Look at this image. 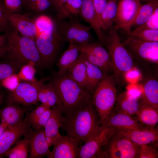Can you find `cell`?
<instances>
[{"label":"cell","mask_w":158,"mask_h":158,"mask_svg":"<svg viewBox=\"0 0 158 158\" xmlns=\"http://www.w3.org/2000/svg\"><path fill=\"white\" fill-rule=\"evenodd\" d=\"M142 83V91L140 96L142 102L158 109V80L157 71H146Z\"/></svg>","instance_id":"ac0fdd59"},{"label":"cell","mask_w":158,"mask_h":158,"mask_svg":"<svg viewBox=\"0 0 158 158\" xmlns=\"http://www.w3.org/2000/svg\"><path fill=\"white\" fill-rule=\"evenodd\" d=\"M138 0L140 2L141 1H145V2H148L150 1H152V0Z\"/></svg>","instance_id":"681fc988"},{"label":"cell","mask_w":158,"mask_h":158,"mask_svg":"<svg viewBox=\"0 0 158 158\" xmlns=\"http://www.w3.org/2000/svg\"><path fill=\"white\" fill-rule=\"evenodd\" d=\"M80 53L87 61L99 67L105 75H113L114 71L108 52L99 42L79 45Z\"/></svg>","instance_id":"30bf717a"},{"label":"cell","mask_w":158,"mask_h":158,"mask_svg":"<svg viewBox=\"0 0 158 158\" xmlns=\"http://www.w3.org/2000/svg\"><path fill=\"white\" fill-rule=\"evenodd\" d=\"M10 27L20 35L34 39L38 34L35 19L20 13H7Z\"/></svg>","instance_id":"e0dca14e"},{"label":"cell","mask_w":158,"mask_h":158,"mask_svg":"<svg viewBox=\"0 0 158 158\" xmlns=\"http://www.w3.org/2000/svg\"><path fill=\"white\" fill-rule=\"evenodd\" d=\"M157 7H158V0L150 1L142 4L132 24L131 29L138 28L144 24Z\"/></svg>","instance_id":"1f68e13d"},{"label":"cell","mask_w":158,"mask_h":158,"mask_svg":"<svg viewBox=\"0 0 158 158\" xmlns=\"http://www.w3.org/2000/svg\"><path fill=\"white\" fill-rule=\"evenodd\" d=\"M53 8L52 0H37L30 11L39 14H43Z\"/></svg>","instance_id":"d590c367"},{"label":"cell","mask_w":158,"mask_h":158,"mask_svg":"<svg viewBox=\"0 0 158 158\" xmlns=\"http://www.w3.org/2000/svg\"><path fill=\"white\" fill-rule=\"evenodd\" d=\"M7 13H19L23 7V0H3Z\"/></svg>","instance_id":"8d00e7d4"},{"label":"cell","mask_w":158,"mask_h":158,"mask_svg":"<svg viewBox=\"0 0 158 158\" xmlns=\"http://www.w3.org/2000/svg\"><path fill=\"white\" fill-rule=\"evenodd\" d=\"M4 98V94L1 92H0V108L3 102Z\"/></svg>","instance_id":"c3c4849f"},{"label":"cell","mask_w":158,"mask_h":158,"mask_svg":"<svg viewBox=\"0 0 158 158\" xmlns=\"http://www.w3.org/2000/svg\"><path fill=\"white\" fill-rule=\"evenodd\" d=\"M92 1L101 27V15L106 5L107 1L106 0H92Z\"/></svg>","instance_id":"7bdbcfd3"},{"label":"cell","mask_w":158,"mask_h":158,"mask_svg":"<svg viewBox=\"0 0 158 158\" xmlns=\"http://www.w3.org/2000/svg\"><path fill=\"white\" fill-rule=\"evenodd\" d=\"M158 151L155 148L149 146L148 144L140 145L138 158H157Z\"/></svg>","instance_id":"f35d334b"},{"label":"cell","mask_w":158,"mask_h":158,"mask_svg":"<svg viewBox=\"0 0 158 158\" xmlns=\"http://www.w3.org/2000/svg\"><path fill=\"white\" fill-rule=\"evenodd\" d=\"M59 20L58 30L64 43H73L81 45L93 42L91 28L83 24L78 18L75 17L65 20Z\"/></svg>","instance_id":"9c48e42d"},{"label":"cell","mask_w":158,"mask_h":158,"mask_svg":"<svg viewBox=\"0 0 158 158\" xmlns=\"http://www.w3.org/2000/svg\"><path fill=\"white\" fill-rule=\"evenodd\" d=\"M135 115V119L147 127L154 128L158 124V109L140 100L139 109Z\"/></svg>","instance_id":"d4e9b609"},{"label":"cell","mask_w":158,"mask_h":158,"mask_svg":"<svg viewBox=\"0 0 158 158\" xmlns=\"http://www.w3.org/2000/svg\"><path fill=\"white\" fill-rule=\"evenodd\" d=\"M115 128L102 127L94 136L79 147L78 158H98L103 147L114 135Z\"/></svg>","instance_id":"4fadbf2b"},{"label":"cell","mask_w":158,"mask_h":158,"mask_svg":"<svg viewBox=\"0 0 158 158\" xmlns=\"http://www.w3.org/2000/svg\"><path fill=\"white\" fill-rule=\"evenodd\" d=\"M19 69L7 61H0V84L5 79L14 74Z\"/></svg>","instance_id":"e575fe53"},{"label":"cell","mask_w":158,"mask_h":158,"mask_svg":"<svg viewBox=\"0 0 158 158\" xmlns=\"http://www.w3.org/2000/svg\"><path fill=\"white\" fill-rule=\"evenodd\" d=\"M140 146L113 135L102 148L98 158H138Z\"/></svg>","instance_id":"8fae6325"},{"label":"cell","mask_w":158,"mask_h":158,"mask_svg":"<svg viewBox=\"0 0 158 158\" xmlns=\"http://www.w3.org/2000/svg\"><path fill=\"white\" fill-rule=\"evenodd\" d=\"M114 136L127 139L135 144L141 145L157 142L158 129L157 128L142 129L116 128Z\"/></svg>","instance_id":"9a60e30c"},{"label":"cell","mask_w":158,"mask_h":158,"mask_svg":"<svg viewBox=\"0 0 158 158\" xmlns=\"http://www.w3.org/2000/svg\"><path fill=\"white\" fill-rule=\"evenodd\" d=\"M49 79L50 77H47L38 80L21 81L8 93L6 104L15 103L29 107L37 105L39 102V90L43 83Z\"/></svg>","instance_id":"52a82bcc"},{"label":"cell","mask_w":158,"mask_h":158,"mask_svg":"<svg viewBox=\"0 0 158 158\" xmlns=\"http://www.w3.org/2000/svg\"><path fill=\"white\" fill-rule=\"evenodd\" d=\"M142 4L138 0H118L114 28L130 35L132 24Z\"/></svg>","instance_id":"7c38bea8"},{"label":"cell","mask_w":158,"mask_h":158,"mask_svg":"<svg viewBox=\"0 0 158 158\" xmlns=\"http://www.w3.org/2000/svg\"><path fill=\"white\" fill-rule=\"evenodd\" d=\"M113 75H105L92 93V102L104 127L114 108L117 95Z\"/></svg>","instance_id":"5b68a950"},{"label":"cell","mask_w":158,"mask_h":158,"mask_svg":"<svg viewBox=\"0 0 158 158\" xmlns=\"http://www.w3.org/2000/svg\"><path fill=\"white\" fill-rule=\"evenodd\" d=\"M29 108L15 103L6 104L0 109L1 122L7 124L8 127L17 125L22 122Z\"/></svg>","instance_id":"44dd1931"},{"label":"cell","mask_w":158,"mask_h":158,"mask_svg":"<svg viewBox=\"0 0 158 158\" xmlns=\"http://www.w3.org/2000/svg\"><path fill=\"white\" fill-rule=\"evenodd\" d=\"M11 28L7 17L3 0H0V34L8 31Z\"/></svg>","instance_id":"74e56055"},{"label":"cell","mask_w":158,"mask_h":158,"mask_svg":"<svg viewBox=\"0 0 158 158\" xmlns=\"http://www.w3.org/2000/svg\"><path fill=\"white\" fill-rule=\"evenodd\" d=\"M138 27L158 30V7L156 8L153 14L145 22Z\"/></svg>","instance_id":"60d3db41"},{"label":"cell","mask_w":158,"mask_h":158,"mask_svg":"<svg viewBox=\"0 0 158 158\" xmlns=\"http://www.w3.org/2000/svg\"><path fill=\"white\" fill-rule=\"evenodd\" d=\"M28 113L20 124L8 127L0 135V158L4 157L6 153L31 128Z\"/></svg>","instance_id":"5bb4252c"},{"label":"cell","mask_w":158,"mask_h":158,"mask_svg":"<svg viewBox=\"0 0 158 158\" xmlns=\"http://www.w3.org/2000/svg\"><path fill=\"white\" fill-rule=\"evenodd\" d=\"M130 35L147 42H158V30L138 27L132 30Z\"/></svg>","instance_id":"836d02e7"},{"label":"cell","mask_w":158,"mask_h":158,"mask_svg":"<svg viewBox=\"0 0 158 158\" xmlns=\"http://www.w3.org/2000/svg\"><path fill=\"white\" fill-rule=\"evenodd\" d=\"M106 0V1H108L109 0Z\"/></svg>","instance_id":"f907efd6"},{"label":"cell","mask_w":158,"mask_h":158,"mask_svg":"<svg viewBox=\"0 0 158 158\" xmlns=\"http://www.w3.org/2000/svg\"><path fill=\"white\" fill-rule=\"evenodd\" d=\"M100 118L92 102L71 114H63L61 128L67 135L85 142L102 128Z\"/></svg>","instance_id":"6da1fadb"},{"label":"cell","mask_w":158,"mask_h":158,"mask_svg":"<svg viewBox=\"0 0 158 158\" xmlns=\"http://www.w3.org/2000/svg\"><path fill=\"white\" fill-rule=\"evenodd\" d=\"M84 59L86 67V89L92 94L105 74L99 67Z\"/></svg>","instance_id":"f546056e"},{"label":"cell","mask_w":158,"mask_h":158,"mask_svg":"<svg viewBox=\"0 0 158 158\" xmlns=\"http://www.w3.org/2000/svg\"><path fill=\"white\" fill-rule=\"evenodd\" d=\"M126 129H142L147 127L132 116L116 111L114 109L108 117L104 127Z\"/></svg>","instance_id":"7402d4cb"},{"label":"cell","mask_w":158,"mask_h":158,"mask_svg":"<svg viewBox=\"0 0 158 158\" xmlns=\"http://www.w3.org/2000/svg\"><path fill=\"white\" fill-rule=\"evenodd\" d=\"M33 129L30 128L24 135L23 138L19 140L5 154L9 158H26L29 152L30 137Z\"/></svg>","instance_id":"4316f807"},{"label":"cell","mask_w":158,"mask_h":158,"mask_svg":"<svg viewBox=\"0 0 158 158\" xmlns=\"http://www.w3.org/2000/svg\"><path fill=\"white\" fill-rule=\"evenodd\" d=\"M80 53L79 45L69 43L67 49L63 53L57 63L58 71L56 75L59 76L66 74L77 59Z\"/></svg>","instance_id":"cb8c5ba5"},{"label":"cell","mask_w":158,"mask_h":158,"mask_svg":"<svg viewBox=\"0 0 158 158\" xmlns=\"http://www.w3.org/2000/svg\"><path fill=\"white\" fill-rule=\"evenodd\" d=\"M80 141L67 135L56 140L48 158H78Z\"/></svg>","instance_id":"2e32d148"},{"label":"cell","mask_w":158,"mask_h":158,"mask_svg":"<svg viewBox=\"0 0 158 158\" xmlns=\"http://www.w3.org/2000/svg\"><path fill=\"white\" fill-rule=\"evenodd\" d=\"M53 9L56 13L63 6L67 0H52Z\"/></svg>","instance_id":"ee69618b"},{"label":"cell","mask_w":158,"mask_h":158,"mask_svg":"<svg viewBox=\"0 0 158 158\" xmlns=\"http://www.w3.org/2000/svg\"><path fill=\"white\" fill-rule=\"evenodd\" d=\"M46 139L44 128L33 129L30 140V158H42L51 155L50 151Z\"/></svg>","instance_id":"d6986e66"},{"label":"cell","mask_w":158,"mask_h":158,"mask_svg":"<svg viewBox=\"0 0 158 158\" xmlns=\"http://www.w3.org/2000/svg\"><path fill=\"white\" fill-rule=\"evenodd\" d=\"M82 0H67L63 6L56 13L59 20L79 17Z\"/></svg>","instance_id":"4dcf8cb0"},{"label":"cell","mask_w":158,"mask_h":158,"mask_svg":"<svg viewBox=\"0 0 158 158\" xmlns=\"http://www.w3.org/2000/svg\"><path fill=\"white\" fill-rule=\"evenodd\" d=\"M122 43L136 63L146 71L155 70L158 64V42L143 41L131 35Z\"/></svg>","instance_id":"8992f818"},{"label":"cell","mask_w":158,"mask_h":158,"mask_svg":"<svg viewBox=\"0 0 158 158\" xmlns=\"http://www.w3.org/2000/svg\"><path fill=\"white\" fill-rule=\"evenodd\" d=\"M58 23L54 28L38 33L35 39L43 67L51 65L64 43L60 35Z\"/></svg>","instance_id":"ba28073f"},{"label":"cell","mask_w":158,"mask_h":158,"mask_svg":"<svg viewBox=\"0 0 158 158\" xmlns=\"http://www.w3.org/2000/svg\"><path fill=\"white\" fill-rule=\"evenodd\" d=\"M118 0H109L101 16L102 29L107 30L113 28L116 16Z\"/></svg>","instance_id":"d6a6232c"},{"label":"cell","mask_w":158,"mask_h":158,"mask_svg":"<svg viewBox=\"0 0 158 158\" xmlns=\"http://www.w3.org/2000/svg\"><path fill=\"white\" fill-rule=\"evenodd\" d=\"M38 101L48 107L52 108L57 105V95L53 85L51 81L43 83L40 88L38 94Z\"/></svg>","instance_id":"f1b7e54d"},{"label":"cell","mask_w":158,"mask_h":158,"mask_svg":"<svg viewBox=\"0 0 158 158\" xmlns=\"http://www.w3.org/2000/svg\"><path fill=\"white\" fill-rule=\"evenodd\" d=\"M51 111V108H48L37 119L31 124V127L34 130H38L44 128L49 118Z\"/></svg>","instance_id":"ab89813d"},{"label":"cell","mask_w":158,"mask_h":158,"mask_svg":"<svg viewBox=\"0 0 158 158\" xmlns=\"http://www.w3.org/2000/svg\"><path fill=\"white\" fill-rule=\"evenodd\" d=\"M66 73L78 84L86 89V66L84 59L80 53L76 61Z\"/></svg>","instance_id":"83f0119b"},{"label":"cell","mask_w":158,"mask_h":158,"mask_svg":"<svg viewBox=\"0 0 158 158\" xmlns=\"http://www.w3.org/2000/svg\"><path fill=\"white\" fill-rule=\"evenodd\" d=\"M104 45L110 56L117 85L121 86L125 82L126 74L134 68L133 59L113 27L105 35Z\"/></svg>","instance_id":"277c9868"},{"label":"cell","mask_w":158,"mask_h":158,"mask_svg":"<svg viewBox=\"0 0 158 158\" xmlns=\"http://www.w3.org/2000/svg\"><path fill=\"white\" fill-rule=\"evenodd\" d=\"M8 127V126L7 124L1 122L0 124V136Z\"/></svg>","instance_id":"7dc6e473"},{"label":"cell","mask_w":158,"mask_h":158,"mask_svg":"<svg viewBox=\"0 0 158 158\" xmlns=\"http://www.w3.org/2000/svg\"><path fill=\"white\" fill-rule=\"evenodd\" d=\"M48 108H49L41 104L31 112H28V116L30 124L37 119Z\"/></svg>","instance_id":"b9f144b4"},{"label":"cell","mask_w":158,"mask_h":158,"mask_svg":"<svg viewBox=\"0 0 158 158\" xmlns=\"http://www.w3.org/2000/svg\"><path fill=\"white\" fill-rule=\"evenodd\" d=\"M7 34L5 33L3 34H0V47L6 45L7 42Z\"/></svg>","instance_id":"f6af8a7d"},{"label":"cell","mask_w":158,"mask_h":158,"mask_svg":"<svg viewBox=\"0 0 158 158\" xmlns=\"http://www.w3.org/2000/svg\"><path fill=\"white\" fill-rule=\"evenodd\" d=\"M58 99L56 106L63 115L72 113L92 102V94L75 82L66 74L55 77L51 80Z\"/></svg>","instance_id":"7a4b0ae2"},{"label":"cell","mask_w":158,"mask_h":158,"mask_svg":"<svg viewBox=\"0 0 158 158\" xmlns=\"http://www.w3.org/2000/svg\"><path fill=\"white\" fill-rule=\"evenodd\" d=\"M140 96L126 91L117 96L114 109L131 116L135 115L139 108Z\"/></svg>","instance_id":"603a6c76"},{"label":"cell","mask_w":158,"mask_h":158,"mask_svg":"<svg viewBox=\"0 0 158 158\" xmlns=\"http://www.w3.org/2000/svg\"><path fill=\"white\" fill-rule=\"evenodd\" d=\"M79 16L89 24V26L96 33L99 42L104 45L105 35L102 32L92 0H82Z\"/></svg>","instance_id":"ffe728a7"},{"label":"cell","mask_w":158,"mask_h":158,"mask_svg":"<svg viewBox=\"0 0 158 158\" xmlns=\"http://www.w3.org/2000/svg\"><path fill=\"white\" fill-rule=\"evenodd\" d=\"M62 115V112L58 106L51 108L50 116L44 127L46 138L52 139L54 142L61 135L59 130L61 125Z\"/></svg>","instance_id":"484cf974"},{"label":"cell","mask_w":158,"mask_h":158,"mask_svg":"<svg viewBox=\"0 0 158 158\" xmlns=\"http://www.w3.org/2000/svg\"><path fill=\"white\" fill-rule=\"evenodd\" d=\"M6 33L8 50L3 56L6 61L20 69L28 64L43 67L34 39L23 36L11 27Z\"/></svg>","instance_id":"3957f363"},{"label":"cell","mask_w":158,"mask_h":158,"mask_svg":"<svg viewBox=\"0 0 158 158\" xmlns=\"http://www.w3.org/2000/svg\"><path fill=\"white\" fill-rule=\"evenodd\" d=\"M8 50L6 44L0 47V57H3L6 53Z\"/></svg>","instance_id":"bcb514c9"}]
</instances>
